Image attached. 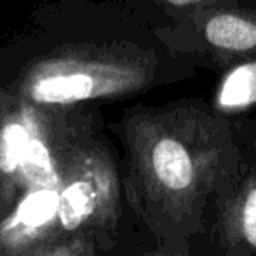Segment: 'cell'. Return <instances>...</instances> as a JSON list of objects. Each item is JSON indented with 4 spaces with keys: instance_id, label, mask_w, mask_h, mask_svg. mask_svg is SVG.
Here are the masks:
<instances>
[{
    "instance_id": "277c9868",
    "label": "cell",
    "mask_w": 256,
    "mask_h": 256,
    "mask_svg": "<svg viewBox=\"0 0 256 256\" xmlns=\"http://www.w3.org/2000/svg\"><path fill=\"white\" fill-rule=\"evenodd\" d=\"M208 256H256V158L218 194L209 214Z\"/></svg>"
},
{
    "instance_id": "ba28073f",
    "label": "cell",
    "mask_w": 256,
    "mask_h": 256,
    "mask_svg": "<svg viewBox=\"0 0 256 256\" xmlns=\"http://www.w3.org/2000/svg\"><path fill=\"white\" fill-rule=\"evenodd\" d=\"M132 2L146 10L155 26L164 28L199 10L211 9V7L237 6L248 0H132Z\"/></svg>"
},
{
    "instance_id": "5b68a950",
    "label": "cell",
    "mask_w": 256,
    "mask_h": 256,
    "mask_svg": "<svg viewBox=\"0 0 256 256\" xmlns=\"http://www.w3.org/2000/svg\"><path fill=\"white\" fill-rule=\"evenodd\" d=\"M61 185L37 186L20 194L0 220V256L20 253L58 239Z\"/></svg>"
},
{
    "instance_id": "7a4b0ae2",
    "label": "cell",
    "mask_w": 256,
    "mask_h": 256,
    "mask_svg": "<svg viewBox=\"0 0 256 256\" xmlns=\"http://www.w3.org/2000/svg\"><path fill=\"white\" fill-rule=\"evenodd\" d=\"M122 190L110 150L98 140L78 142L61 183L58 239L110 244L120 220Z\"/></svg>"
},
{
    "instance_id": "30bf717a",
    "label": "cell",
    "mask_w": 256,
    "mask_h": 256,
    "mask_svg": "<svg viewBox=\"0 0 256 256\" xmlns=\"http://www.w3.org/2000/svg\"><path fill=\"white\" fill-rule=\"evenodd\" d=\"M237 122H239L248 154L256 158V115L253 118H242V120L239 118Z\"/></svg>"
},
{
    "instance_id": "8992f818",
    "label": "cell",
    "mask_w": 256,
    "mask_h": 256,
    "mask_svg": "<svg viewBox=\"0 0 256 256\" xmlns=\"http://www.w3.org/2000/svg\"><path fill=\"white\" fill-rule=\"evenodd\" d=\"M38 115L24 104L0 122V209H10L20 197L21 172Z\"/></svg>"
},
{
    "instance_id": "9c48e42d",
    "label": "cell",
    "mask_w": 256,
    "mask_h": 256,
    "mask_svg": "<svg viewBox=\"0 0 256 256\" xmlns=\"http://www.w3.org/2000/svg\"><path fill=\"white\" fill-rule=\"evenodd\" d=\"M16 256H96L92 251V242L77 237L68 239H56L35 246L32 250L20 253Z\"/></svg>"
},
{
    "instance_id": "8fae6325",
    "label": "cell",
    "mask_w": 256,
    "mask_h": 256,
    "mask_svg": "<svg viewBox=\"0 0 256 256\" xmlns=\"http://www.w3.org/2000/svg\"><path fill=\"white\" fill-rule=\"evenodd\" d=\"M145 256H192V250H172V248L160 246V250L146 253Z\"/></svg>"
},
{
    "instance_id": "52a82bcc",
    "label": "cell",
    "mask_w": 256,
    "mask_h": 256,
    "mask_svg": "<svg viewBox=\"0 0 256 256\" xmlns=\"http://www.w3.org/2000/svg\"><path fill=\"white\" fill-rule=\"evenodd\" d=\"M74 148H63L56 143V140L49 134L48 128L40 117L35 122L32 131V138L28 143L26 157H24L23 172H21L20 194L28 188L37 186H56L63 183L64 169L70 160Z\"/></svg>"
},
{
    "instance_id": "3957f363",
    "label": "cell",
    "mask_w": 256,
    "mask_h": 256,
    "mask_svg": "<svg viewBox=\"0 0 256 256\" xmlns=\"http://www.w3.org/2000/svg\"><path fill=\"white\" fill-rule=\"evenodd\" d=\"M158 34L172 51L196 56L208 70L222 72L256 60V0L199 10L158 28Z\"/></svg>"
},
{
    "instance_id": "6da1fadb",
    "label": "cell",
    "mask_w": 256,
    "mask_h": 256,
    "mask_svg": "<svg viewBox=\"0 0 256 256\" xmlns=\"http://www.w3.org/2000/svg\"><path fill=\"white\" fill-rule=\"evenodd\" d=\"M118 132L131 209L158 246L192 250L208 236L218 194L248 160L239 122L202 98H180L128 112Z\"/></svg>"
}]
</instances>
